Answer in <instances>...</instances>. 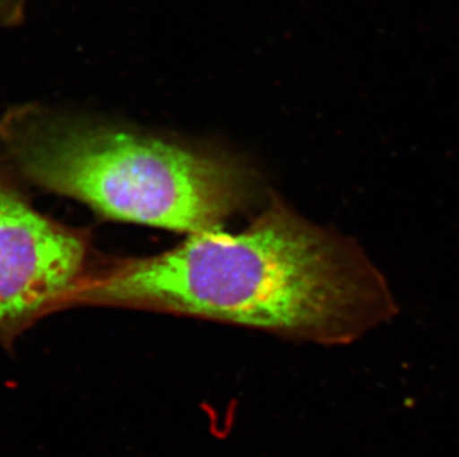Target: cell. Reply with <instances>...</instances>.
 <instances>
[{"label": "cell", "mask_w": 459, "mask_h": 457, "mask_svg": "<svg viewBox=\"0 0 459 457\" xmlns=\"http://www.w3.org/2000/svg\"><path fill=\"white\" fill-rule=\"evenodd\" d=\"M27 0H0V27H17L26 15Z\"/></svg>", "instance_id": "277c9868"}, {"label": "cell", "mask_w": 459, "mask_h": 457, "mask_svg": "<svg viewBox=\"0 0 459 457\" xmlns=\"http://www.w3.org/2000/svg\"><path fill=\"white\" fill-rule=\"evenodd\" d=\"M0 160L103 219L189 235L221 228L255 194L252 169L228 151L38 103L2 116Z\"/></svg>", "instance_id": "7a4b0ae2"}, {"label": "cell", "mask_w": 459, "mask_h": 457, "mask_svg": "<svg viewBox=\"0 0 459 457\" xmlns=\"http://www.w3.org/2000/svg\"><path fill=\"white\" fill-rule=\"evenodd\" d=\"M97 264L90 233L38 211L0 160V346L74 307Z\"/></svg>", "instance_id": "3957f363"}, {"label": "cell", "mask_w": 459, "mask_h": 457, "mask_svg": "<svg viewBox=\"0 0 459 457\" xmlns=\"http://www.w3.org/2000/svg\"><path fill=\"white\" fill-rule=\"evenodd\" d=\"M76 306L195 316L323 345L356 341L395 314L388 284L356 242L277 196L243 232L217 228L160 254L99 262Z\"/></svg>", "instance_id": "6da1fadb"}]
</instances>
